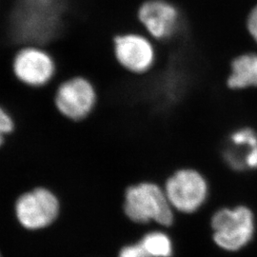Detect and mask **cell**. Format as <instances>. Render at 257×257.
<instances>
[{
	"instance_id": "obj_13",
	"label": "cell",
	"mask_w": 257,
	"mask_h": 257,
	"mask_svg": "<svg viewBox=\"0 0 257 257\" xmlns=\"http://www.w3.org/2000/svg\"><path fill=\"white\" fill-rule=\"evenodd\" d=\"M15 128V124L9 113L0 107V146L4 142L6 135L11 134Z\"/></svg>"
},
{
	"instance_id": "obj_6",
	"label": "cell",
	"mask_w": 257,
	"mask_h": 257,
	"mask_svg": "<svg viewBox=\"0 0 257 257\" xmlns=\"http://www.w3.org/2000/svg\"><path fill=\"white\" fill-rule=\"evenodd\" d=\"M137 19L148 37L155 41H170L183 26L179 8L170 0H145L137 11Z\"/></svg>"
},
{
	"instance_id": "obj_15",
	"label": "cell",
	"mask_w": 257,
	"mask_h": 257,
	"mask_svg": "<svg viewBox=\"0 0 257 257\" xmlns=\"http://www.w3.org/2000/svg\"><path fill=\"white\" fill-rule=\"evenodd\" d=\"M248 35L257 43V4L249 11L246 20Z\"/></svg>"
},
{
	"instance_id": "obj_1",
	"label": "cell",
	"mask_w": 257,
	"mask_h": 257,
	"mask_svg": "<svg viewBox=\"0 0 257 257\" xmlns=\"http://www.w3.org/2000/svg\"><path fill=\"white\" fill-rule=\"evenodd\" d=\"M67 0H18L14 11L17 40L41 45L55 36L60 27Z\"/></svg>"
},
{
	"instance_id": "obj_4",
	"label": "cell",
	"mask_w": 257,
	"mask_h": 257,
	"mask_svg": "<svg viewBox=\"0 0 257 257\" xmlns=\"http://www.w3.org/2000/svg\"><path fill=\"white\" fill-rule=\"evenodd\" d=\"M54 102L57 111L66 119L80 122L89 118L95 110L98 92L88 77L75 75L59 84Z\"/></svg>"
},
{
	"instance_id": "obj_2",
	"label": "cell",
	"mask_w": 257,
	"mask_h": 257,
	"mask_svg": "<svg viewBox=\"0 0 257 257\" xmlns=\"http://www.w3.org/2000/svg\"><path fill=\"white\" fill-rule=\"evenodd\" d=\"M124 211L136 223L156 221L169 227L174 223V212L166 193L159 186L142 182L128 187L125 193Z\"/></svg>"
},
{
	"instance_id": "obj_8",
	"label": "cell",
	"mask_w": 257,
	"mask_h": 257,
	"mask_svg": "<svg viewBox=\"0 0 257 257\" xmlns=\"http://www.w3.org/2000/svg\"><path fill=\"white\" fill-rule=\"evenodd\" d=\"M16 211L22 226L30 230L42 229L51 225L59 212V202L54 193L45 188H37L21 195Z\"/></svg>"
},
{
	"instance_id": "obj_7",
	"label": "cell",
	"mask_w": 257,
	"mask_h": 257,
	"mask_svg": "<svg viewBox=\"0 0 257 257\" xmlns=\"http://www.w3.org/2000/svg\"><path fill=\"white\" fill-rule=\"evenodd\" d=\"M166 196L177 211L191 213L201 208L209 193V185L202 174L194 169H180L165 184Z\"/></svg>"
},
{
	"instance_id": "obj_9",
	"label": "cell",
	"mask_w": 257,
	"mask_h": 257,
	"mask_svg": "<svg viewBox=\"0 0 257 257\" xmlns=\"http://www.w3.org/2000/svg\"><path fill=\"white\" fill-rule=\"evenodd\" d=\"M13 72L20 82L27 86L43 87L55 77L56 63L46 51L38 47H26L15 56Z\"/></svg>"
},
{
	"instance_id": "obj_5",
	"label": "cell",
	"mask_w": 257,
	"mask_h": 257,
	"mask_svg": "<svg viewBox=\"0 0 257 257\" xmlns=\"http://www.w3.org/2000/svg\"><path fill=\"white\" fill-rule=\"evenodd\" d=\"M154 41L146 34L119 33L112 38V55L117 64L128 74L144 75L155 68L157 61Z\"/></svg>"
},
{
	"instance_id": "obj_12",
	"label": "cell",
	"mask_w": 257,
	"mask_h": 257,
	"mask_svg": "<svg viewBox=\"0 0 257 257\" xmlns=\"http://www.w3.org/2000/svg\"><path fill=\"white\" fill-rule=\"evenodd\" d=\"M139 243L150 257L173 256L174 248L172 240L164 232H149Z\"/></svg>"
},
{
	"instance_id": "obj_14",
	"label": "cell",
	"mask_w": 257,
	"mask_h": 257,
	"mask_svg": "<svg viewBox=\"0 0 257 257\" xmlns=\"http://www.w3.org/2000/svg\"><path fill=\"white\" fill-rule=\"evenodd\" d=\"M118 257H150L140 243L128 245L121 248Z\"/></svg>"
},
{
	"instance_id": "obj_11",
	"label": "cell",
	"mask_w": 257,
	"mask_h": 257,
	"mask_svg": "<svg viewBox=\"0 0 257 257\" xmlns=\"http://www.w3.org/2000/svg\"><path fill=\"white\" fill-rule=\"evenodd\" d=\"M230 90H245L257 87V54L246 53L234 57L226 79Z\"/></svg>"
},
{
	"instance_id": "obj_10",
	"label": "cell",
	"mask_w": 257,
	"mask_h": 257,
	"mask_svg": "<svg viewBox=\"0 0 257 257\" xmlns=\"http://www.w3.org/2000/svg\"><path fill=\"white\" fill-rule=\"evenodd\" d=\"M222 156L225 163L234 171L256 170V132L249 127L233 130L225 140Z\"/></svg>"
},
{
	"instance_id": "obj_16",
	"label": "cell",
	"mask_w": 257,
	"mask_h": 257,
	"mask_svg": "<svg viewBox=\"0 0 257 257\" xmlns=\"http://www.w3.org/2000/svg\"><path fill=\"white\" fill-rule=\"evenodd\" d=\"M0 257H1V254H0Z\"/></svg>"
},
{
	"instance_id": "obj_3",
	"label": "cell",
	"mask_w": 257,
	"mask_h": 257,
	"mask_svg": "<svg viewBox=\"0 0 257 257\" xmlns=\"http://www.w3.org/2000/svg\"><path fill=\"white\" fill-rule=\"evenodd\" d=\"M211 225L214 243L229 251L239 250L248 245L255 229L253 213L244 206L216 211Z\"/></svg>"
}]
</instances>
